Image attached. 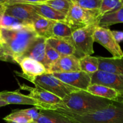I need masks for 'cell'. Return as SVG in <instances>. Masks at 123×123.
<instances>
[{"instance_id": "obj_1", "label": "cell", "mask_w": 123, "mask_h": 123, "mask_svg": "<svg viewBox=\"0 0 123 123\" xmlns=\"http://www.w3.org/2000/svg\"><path fill=\"white\" fill-rule=\"evenodd\" d=\"M37 37L32 26L0 28V46L4 61L17 63Z\"/></svg>"}, {"instance_id": "obj_2", "label": "cell", "mask_w": 123, "mask_h": 123, "mask_svg": "<svg viewBox=\"0 0 123 123\" xmlns=\"http://www.w3.org/2000/svg\"><path fill=\"white\" fill-rule=\"evenodd\" d=\"M113 102V100L94 96L87 91L79 90L67 95L59 104L47 106L44 111H62L82 115L103 109Z\"/></svg>"}, {"instance_id": "obj_3", "label": "cell", "mask_w": 123, "mask_h": 123, "mask_svg": "<svg viewBox=\"0 0 123 123\" xmlns=\"http://www.w3.org/2000/svg\"><path fill=\"white\" fill-rule=\"evenodd\" d=\"M72 123H123V103L114 101L108 106L88 114L75 115L62 111H49Z\"/></svg>"}, {"instance_id": "obj_4", "label": "cell", "mask_w": 123, "mask_h": 123, "mask_svg": "<svg viewBox=\"0 0 123 123\" xmlns=\"http://www.w3.org/2000/svg\"><path fill=\"white\" fill-rule=\"evenodd\" d=\"M99 10H88L77 6L71 1L70 7L62 21L68 25L73 31L98 24L100 19Z\"/></svg>"}, {"instance_id": "obj_5", "label": "cell", "mask_w": 123, "mask_h": 123, "mask_svg": "<svg viewBox=\"0 0 123 123\" xmlns=\"http://www.w3.org/2000/svg\"><path fill=\"white\" fill-rule=\"evenodd\" d=\"M98 26V24H95L74 30L72 33V39L76 50L75 56L79 60L87 55L91 56L94 53L93 35Z\"/></svg>"}, {"instance_id": "obj_6", "label": "cell", "mask_w": 123, "mask_h": 123, "mask_svg": "<svg viewBox=\"0 0 123 123\" xmlns=\"http://www.w3.org/2000/svg\"><path fill=\"white\" fill-rule=\"evenodd\" d=\"M32 83L35 86L50 92L61 100L67 95L80 90L65 84L52 73H46L36 77Z\"/></svg>"}, {"instance_id": "obj_7", "label": "cell", "mask_w": 123, "mask_h": 123, "mask_svg": "<svg viewBox=\"0 0 123 123\" xmlns=\"http://www.w3.org/2000/svg\"><path fill=\"white\" fill-rule=\"evenodd\" d=\"M94 42L99 43L112 55L114 58L123 57V52L119 43L115 41L111 30L108 28L97 26L93 35Z\"/></svg>"}, {"instance_id": "obj_8", "label": "cell", "mask_w": 123, "mask_h": 123, "mask_svg": "<svg viewBox=\"0 0 123 123\" xmlns=\"http://www.w3.org/2000/svg\"><path fill=\"white\" fill-rule=\"evenodd\" d=\"M4 14L31 23L32 19L37 15L31 5L16 3L13 0H7L4 4Z\"/></svg>"}, {"instance_id": "obj_9", "label": "cell", "mask_w": 123, "mask_h": 123, "mask_svg": "<svg viewBox=\"0 0 123 123\" xmlns=\"http://www.w3.org/2000/svg\"><path fill=\"white\" fill-rule=\"evenodd\" d=\"M52 74L65 84L80 90L86 91L88 87L91 85V76L82 71Z\"/></svg>"}, {"instance_id": "obj_10", "label": "cell", "mask_w": 123, "mask_h": 123, "mask_svg": "<svg viewBox=\"0 0 123 123\" xmlns=\"http://www.w3.org/2000/svg\"><path fill=\"white\" fill-rule=\"evenodd\" d=\"M91 84H98L116 90L123 91V75L98 70L91 76Z\"/></svg>"}, {"instance_id": "obj_11", "label": "cell", "mask_w": 123, "mask_h": 123, "mask_svg": "<svg viewBox=\"0 0 123 123\" xmlns=\"http://www.w3.org/2000/svg\"><path fill=\"white\" fill-rule=\"evenodd\" d=\"M18 64L21 67L22 72L21 73L15 72L17 75L29 80L31 83L36 77L48 73L44 66L41 62L30 58H23Z\"/></svg>"}, {"instance_id": "obj_12", "label": "cell", "mask_w": 123, "mask_h": 123, "mask_svg": "<svg viewBox=\"0 0 123 123\" xmlns=\"http://www.w3.org/2000/svg\"><path fill=\"white\" fill-rule=\"evenodd\" d=\"M19 86L22 90L29 91L30 94L28 96L40 103L48 105H54L59 104L61 102V98L57 96L38 86H35L36 87L32 88L25 84H19Z\"/></svg>"}, {"instance_id": "obj_13", "label": "cell", "mask_w": 123, "mask_h": 123, "mask_svg": "<svg viewBox=\"0 0 123 123\" xmlns=\"http://www.w3.org/2000/svg\"><path fill=\"white\" fill-rule=\"evenodd\" d=\"M80 71L79 60L74 55L61 56L52 66L49 73H71Z\"/></svg>"}, {"instance_id": "obj_14", "label": "cell", "mask_w": 123, "mask_h": 123, "mask_svg": "<svg viewBox=\"0 0 123 123\" xmlns=\"http://www.w3.org/2000/svg\"><path fill=\"white\" fill-rule=\"evenodd\" d=\"M46 43L56 50L61 56H75L76 50L72 37L67 38L52 37L46 40Z\"/></svg>"}, {"instance_id": "obj_15", "label": "cell", "mask_w": 123, "mask_h": 123, "mask_svg": "<svg viewBox=\"0 0 123 123\" xmlns=\"http://www.w3.org/2000/svg\"><path fill=\"white\" fill-rule=\"evenodd\" d=\"M46 40V38L38 36L36 40L31 44L30 48L25 52V54L18 60L17 64H19L23 58H30L41 62L43 64L45 55Z\"/></svg>"}, {"instance_id": "obj_16", "label": "cell", "mask_w": 123, "mask_h": 123, "mask_svg": "<svg viewBox=\"0 0 123 123\" xmlns=\"http://www.w3.org/2000/svg\"><path fill=\"white\" fill-rule=\"evenodd\" d=\"M0 98L10 104L28 105L39 108L41 103L34 98L29 97L28 95L23 94L19 91H2L0 92Z\"/></svg>"}, {"instance_id": "obj_17", "label": "cell", "mask_w": 123, "mask_h": 123, "mask_svg": "<svg viewBox=\"0 0 123 123\" xmlns=\"http://www.w3.org/2000/svg\"><path fill=\"white\" fill-rule=\"evenodd\" d=\"M55 22L37 14L32 20V24L34 30L38 37L48 39L53 37V27Z\"/></svg>"}, {"instance_id": "obj_18", "label": "cell", "mask_w": 123, "mask_h": 123, "mask_svg": "<svg viewBox=\"0 0 123 123\" xmlns=\"http://www.w3.org/2000/svg\"><path fill=\"white\" fill-rule=\"evenodd\" d=\"M98 70L123 75V57L107 58L97 56Z\"/></svg>"}, {"instance_id": "obj_19", "label": "cell", "mask_w": 123, "mask_h": 123, "mask_svg": "<svg viewBox=\"0 0 123 123\" xmlns=\"http://www.w3.org/2000/svg\"><path fill=\"white\" fill-rule=\"evenodd\" d=\"M36 14L47 19L56 22H62L66 18V15L44 4L31 5Z\"/></svg>"}, {"instance_id": "obj_20", "label": "cell", "mask_w": 123, "mask_h": 123, "mask_svg": "<svg viewBox=\"0 0 123 123\" xmlns=\"http://www.w3.org/2000/svg\"><path fill=\"white\" fill-rule=\"evenodd\" d=\"M86 91L95 96L115 101L118 96L116 90L98 84H91Z\"/></svg>"}, {"instance_id": "obj_21", "label": "cell", "mask_w": 123, "mask_h": 123, "mask_svg": "<svg viewBox=\"0 0 123 123\" xmlns=\"http://www.w3.org/2000/svg\"><path fill=\"white\" fill-rule=\"evenodd\" d=\"M120 23H123V6L117 10L101 17L98 22V26L108 28Z\"/></svg>"}, {"instance_id": "obj_22", "label": "cell", "mask_w": 123, "mask_h": 123, "mask_svg": "<svg viewBox=\"0 0 123 123\" xmlns=\"http://www.w3.org/2000/svg\"><path fill=\"white\" fill-rule=\"evenodd\" d=\"M29 26H32V23L19 20L4 13L0 16V28L18 29Z\"/></svg>"}, {"instance_id": "obj_23", "label": "cell", "mask_w": 123, "mask_h": 123, "mask_svg": "<svg viewBox=\"0 0 123 123\" xmlns=\"http://www.w3.org/2000/svg\"><path fill=\"white\" fill-rule=\"evenodd\" d=\"M80 71L91 76L98 70V61L97 56L87 55L79 59Z\"/></svg>"}, {"instance_id": "obj_24", "label": "cell", "mask_w": 123, "mask_h": 123, "mask_svg": "<svg viewBox=\"0 0 123 123\" xmlns=\"http://www.w3.org/2000/svg\"><path fill=\"white\" fill-rule=\"evenodd\" d=\"M34 121L37 123H72L56 112L44 110H40L39 117Z\"/></svg>"}, {"instance_id": "obj_25", "label": "cell", "mask_w": 123, "mask_h": 123, "mask_svg": "<svg viewBox=\"0 0 123 123\" xmlns=\"http://www.w3.org/2000/svg\"><path fill=\"white\" fill-rule=\"evenodd\" d=\"M61 55L56 50H54L52 48H51L50 46L48 45L46 43L45 49V55H44L43 65L44 66L48 73H49V71L51 69L52 66L61 58Z\"/></svg>"}, {"instance_id": "obj_26", "label": "cell", "mask_w": 123, "mask_h": 123, "mask_svg": "<svg viewBox=\"0 0 123 123\" xmlns=\"http://www.w3.org/2000/svg\"><path fill=\"white\" fill-rule=\"evenodd\" d=\"M73 30L63 22H55L53 27V37L61 38L72 37Z\"/></svg>"}, {"instance_id": "obj_27", "label": "cell", "mask_w": 123, "mask_h": 123, "mask_svg": "<svg viewBox=\"0 0 123 123\" xmlns=\"http://www.w3.org/2000/svg\"><path fill=\"white\" fill-rule=\"evenodd\" d=\"M123 6V0H102L99 9L100 17L111 13Z\"/></svg>"}, {"instance_id": "obj_28", "label": "cell", "mask_w": 123, "mask_h": 123, "mask_svg": "<svg viewBox=\"0 0 123 123\" xmlns=\"http://www.w3.org/2000/svg\"><path fill=\"white\" fill-rule=\"evenodd\" d=\"M43 4L66 16L70 7L71 0H44Z\"/></svg>"}, {"instance_id": "obj_29", "label": "cell", "mask_w": 123, "mask_h": 123, "mask_svg": "<svg viewBox=\"0 0 123 123\" xmlns=\"http://www.w3.org/2000/svg\"><path fill=\"white\" fill-rule=\"evenodd\" d=\"M6 123H30L33 121L32 118L20 110L12 112L3 118Z\"/></svg>"}, {"instance_id": "obj_30", "label": "cell", "mask_w": 123, "mask_h": 123, "mask_svg": "<svg viewBox=\"0 0 123 123\" xmlns=\"http://www.w3.org/2000/svg\"><path fill=\"white\" fill-rule=\"evenodd\" d=\"M79 7L88 10H99L102 0H71Z\"/></svg>"}, {"instance_id": "obj_31", "label": "cell", "mask_w": 123, "mask_h": 123, "mask_svg": "<svg viewBox=\"0 0 123 123\" xmlns=\"http://www.w3.org/2000/svg\"><path fill=\"white\" fill-rule=\"evenodd\" d=\"M20 111L22 113L26 114V115L31 117L33 120V121H36L40 115V110L38 108H36V107L29 108V109H22V110Z\"/></svg>"}, {"instance_id": "obj_32", "label": "cell", "mask_w": 123, "mask_h": 123, "mask_svg": "<svg viewBox=\"0 0 123 123\" xmlns=\"http://www.w3.org/2000/svg\"><path fill=\"white\" fill-rule=\"evenodd\" d=\"M114 36V39L118 43L123 42V31H111Z\"/></svg>"}, {"instance_id": "obj_33", "label": "cell", "mask_w": 123, "mask_h": 123, "mask_svg": "<svg viewBox=\"0 0 123 123\" xmlns=\"http://www.w3.org/2000/svg\"><path fill=\"white\" fill-rule=\"evenodd\" d=\"M115 101L119 102V103H123V91L121 92H119L118 96L117 98V99Z\"/></svg>"}, {"instance_id": "obj_34", "label": "cell", "mask_w": 123, "mask_h": 123, "mask_svg": "<svg viewBox=\"0 0 123 123\" xmlns=\"http://www.w3.org/2000/svg\"><path fill=\"white\" fill-rule=\"evenodd\" d=\"M8 103H7L6 102H5L4 100H3L2 99H1L0 98V107H2V106H5L8 105Z\"/></svg>"}, {"instance_id": "obj_35", "label": "cell", "mask_w": 123, "mask_h": 123, "mask_svg": "<svg viewBox=\"0 0 123 123\" xmlns=\"http://www.w3.org/2000/svg\"><path fill=\"white\" fill-rule=\"evenodd\" d=\"M4 4H0V16L4 13Z\"/></svg>"}, {"instance_id": "obj_36", "label": "cell", "mask_w": 123, "mask_h": 123, "mask_svg": "<svg viewBox=\"0 0 123 123\" xmlns=\"http://www.w3.org/2000/svg\"><path fill=\"white\" fill-rule=\"evenodd\" d=\"M0 60L4 61V57L3 55H2V52H1V50H0Z\"/></svg>"}, {"instance_id": "obj_37", "label": "cell", "mask_w": 123, "mask_h": 123, "mask_svg": "<svg viewBox=\"0 0 123 123\" xmlns=\"http://www.w3.org/2000/svg\"><path fill=\"white\" fill-rule=\"evenodd\" d=\"M7 1V0H0V4H4Z\"/></svg>"}, {"instance_id": "obj_38", "label": "cell", "mask_w": 123, "mask_h": 123, "mask_svg": "<svg viewBox=\"0 0 123 123\" xmlns=\"http://www.w3.org/2000/svg\"><path fill=\"white\" fill-rule=\"evenodd\" d=\"M30 123H37L36 122V121H32V122H31Z\"/></svg>"}, {"instance_id": "obj_39", "label": "cell", "mask_w": 123, "mask_h": 123, "mask_svg": "<svg viewBox=\"0 0 123 123\" xmlns=\"http://www.w3.org/2000/svg\"><path fill=\"white\" fill-rule=\"evenodd\" d=\"M0 50H1V46H0Z\"/></svg>"}]
</instances>
